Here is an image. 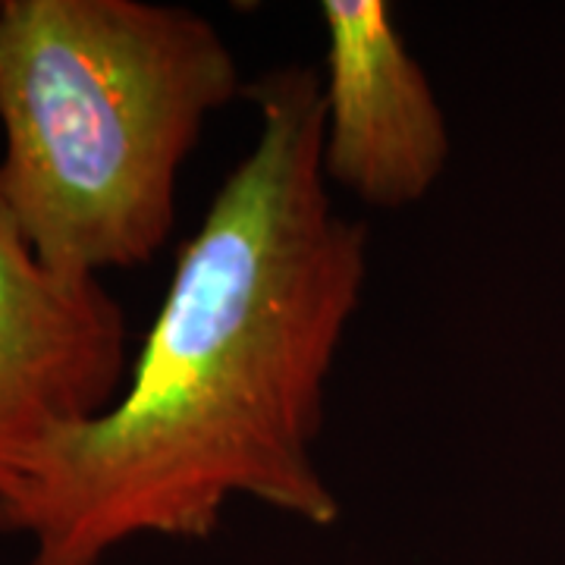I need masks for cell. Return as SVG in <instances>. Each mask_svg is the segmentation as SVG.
Listing matches in <instances>:
<instances>
[{"mask_svg":"<svg viewBox=\"0 0 565 565\" xmlns=\"http://www.w3.org/2000/svg\"><path fill=\"white\" fill-rule=\"evenodd\" d=\"M129 367L120 302L95 277L44 267L0 199V500L120 399Z\"/></svg>","mask_w":565,"mask_h":565,"instance_id":"3","label":"cell"},{"mask_svg":"<svg viewBox=\"0 0 565 565\" xmlns=\"http://www.w3.org/2000/svg\"><path fill=\"white\" fill-rule=\"evenodd\" d=\"M245 95L255 145L177 258L120 399L0 500V534L32 541L25 565H102L141 534L207 541L236 497L340 522L315 446L367 226L330 199L321 73L286 63Z\"/></svg>","mask_w":565,"mask_h":565,"instance_id":"1","label":"cell"},{"mask_svg":"<svg viewBox=\"0 0 565 565\" xmlns=\"http://www.w3.org/2000/svg\"><path fill=\"white\" fill-rule=\"evenodd\" d=\"M321 167L371 207L422 202L444 177L449 126L386 0H323Z\"/></svg>","mask_w":565,"mask_h":565,"instance_id":"4","label":"cell"},{"mask_svg":"<svg viewBox=\"0 0 565 565\" xmlns=\"http://www.w3.org/2000/svg\"><path fill=\"white\" fill-rule=\"evenodd\" d=\"M245 92L217 25L145 0H0V199L39 262L95 277L151 262L182 163Z\"/></svg>","mask_w":565,"mask_h":565,"instance_id":"2","label":"cell"}]
</instances>
